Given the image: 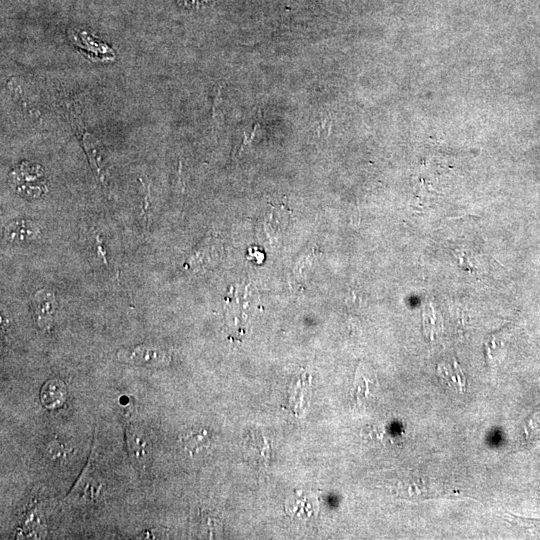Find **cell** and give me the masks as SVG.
I'll list each match as a JSON object with an SVG mask.
<instances>
[{
  "label": "cell",
  "instance_id": "obj_1",
  "mask_svg": "<svg viewBox=\"0 0 540 540\" xmlns=\"http://www.w3.org/2000/svg\"><path fill=\"white\" fill-rule=\"evenodd\" d=\"M259 303V293L251 284L232 286L225 300V313L228 324L235 326L246 323L249 315L253 314Z\"/></svg>",
  "mask_w": 540,
  "mask_h": 540
},
{
  "label": "cell",
  "instance_id": "obj_2",
  "mask_svg": "<svg viewBox=\"0 0 540 540\" xmlns=\"http://www.w3.org/2000/svg\"><path fill=\"white\" fill-rule=\"evenodd\" d=\"M43 169L40 165L23 162L10 174V180L17 186L21 193L30 196L41 195L45 189Z\"/></svg>",
  "mask_w": 540,
  "mask_h": 540
},
{
  "label": "cell",
  "instance_id": "obj_3",
  "mask_svg": "<svg viewBox=\"0 0 540 540\" xmlns=\"http://www.w3.org/2000/svg\"><path fill=\"white\" fill-rule=\"evenodd\" d=\"M126 440L131 460L139 468L147 466L151 457V442L140 428L129 426L126 429Z\"/></svg>",
  "mask_w": 540,
  "mask_h": 540
},
{
  "label": "cell",
  "instance_id": "obj_4",
  "mask_svg": "<svg viewBox=\"0 0 540 540\" xmlns=\"http://www.w3.org/2000/svg\"><path fill=\"white\" fill-rule=\"evenodd\" d=\"M221 251L219 239L214 236L207 237L187 259L185 266L195 271L210 267L219 260Z\"/></svg>",
  "mask_w": 540,
  "mask_h": 540
},
{
  "label": "cell",
  "instance_id": "obj_5",
  "mask_svg": "<svg viewBox=\"0 0 540 540\" xmlns=\"http://www.w3.org/2000/svg\"><path fill=\"white\" fill-rule=\"evenodd\" d=\"M118 357L128 363L148 367L163 366L169 362V356L166 352L146 346H138L130 351H120Z\"/></svg>",
  "mask_w": 540,
  "mask_h": 540
},
{
  "label": "cell",
  "instance_id": "obj_6",
  "mask_svg": "<svg viewBox=\"0 0 540 540\" xmlns=\"http://www.w3.org/2000/svg\"><path fill=\"white\" fill-rule=\"evenodd\" d=\"M56 308L54 294L47 290L37 291L32 298V309L35 322L39 328L47 330L53 323V317Z\"/></svg>",
  "mask_w": 540,
  "mask_h": 540
},
{
  "label": "cell",
  "instance_id": "obj_7",
  "mask_svg": "<svg viewBox=\"0 0 540 540\" xmlns=\"http://www.w3.org/2000/svg\"><path fill=\"white\" fill-rule=\"evenodd\" d=\"M67 391L64 383L59 379H50L42 387L40 399L48 409H56L64 403Z\"/></svg>",
  "mask_w": 540,
  "mask_h": 540
},
{
  "label": "cell",
  "instance_id": "obj_8",
  "mask_svg": "<svg viewBox=\"0 0 540 540\" xmlns=\"http://www.w3.org/2000/svg\"><path fill=\"white\" fill-rule=\"evenodd\" d=\"M38 234L39 229L31 221L15 222L6 227V235L11 241L34 238Z\"/></svg>",
  "mask_w": 540,
  "mask_h": 540
},
{
  "label": "cell",
  "instance_id": "obj_9",
  "mask_svg": "<svg viewBox=\"0 0 540 540\" xmlns=\"http://www.w3.org/2000/svg\"><path fill=\"white\" fill-rule=\"evenodd\" d=\"M182 443L185 450L194 455L207 447L208 433L206 430L190 431L182 437Z\"/></svg>",
  "mask_w": 540,
  "mask_h": 540
},
{
  "label": "cell",
  "instance_id": "obj_10",
  "mask_svg": "<svg viewBox=\"0 0 540 540\" xmlns=\"http://www.w3.org/2000/svg\"><path fill=\"white\" fill-rule=\"evenodd\" d=\"M84 143L93 168L96 170L99 177L103 180L105 175V166L103 164V157L99 149V144L91 137L90 139L85 138Z\"/></svg>",
  "mask_w": 540,
  "mask_h": 540
},
{
  "label": "cell",
  "instance_id": "obj_11",
  "mask_svg": "<svg viewBox=\"0 0 540 540\" xmlns=\"http://www.w3.org/2000/svg\"><path fill=\"white\" fill-rule=\"evenodd\" d=\"M284 221H286L284 212H271L265 223V229L268 235L276 237L281 231L279 230V226H286Z\"/></svg>",
  "mask_w": 540,
  "mask_h": 540
},
{
  "label": "cell",
  "instance_id": "obj_12",
  "mask_svg": "<svg viewBox=\"0 0 540 540\" xmlns=\"http://www.w3.org/2000/svg\"><path fill=\"white\" fill-rule=\"evenodd\" d=\"M208 1L210 0H177V3L181 7L193 8V7H199L207 3Z\"/></svg>",
  "mask_w": 540,
  "mask_h": 540
}]
</instances>
